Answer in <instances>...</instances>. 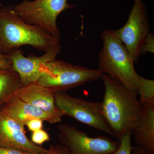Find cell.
I'll list each match as a JSON object with an SVG mask.
<instances>
[{
	"instance_id": "obj_9",
	"label": "cell",
	"mask_w": 154,
	"mask_h": 154,
	"mask_svg": "<svg viewBox=\"0 0 154 154\" xmlns=\"http://www.w3.org/2000/svg\"><path fill=\"white\" fill-rule=\"evenodd\" d=\"M61 48V45L59 43L51 47L41 56L30 54L26 57L19 48L12 50L5 55L12 69L19 75L23 86L37 82L41 75V66L55 59Z\"/></svg>"
},
{
	"instance_id": "obj_19",
	"label": "cell",
	"mask_w": 154,
	"mask_h": 154,
	"mask_svg": "<svg viewBox=\"0 0 154 154\" xmlns=\"http://www.w3.org/2000/svg\"><path fill=\"white\" fill-rule=\"evenodd\" d=\"M43 122V120L39 119H33L28 121L25 125L27 126L29 130L33 132L42 129Z\"/></svg>"
},
{
	"instance_id": "obj_12",
	"label": "cell",
	"mask_w": 154,
	"mask_h": 154,
	"mask_svg": "<svg viewBox=\"0 0 154 154\" xmlns=\"http://www.w3.org/2000/svg\"><path fill=\"white\" fill-rule=\"evenodd\" d=\"M0 109L6 115L24 126L33 119H39L50 124H55L61 121L59 119L15 96L0 107Z\"/></svg>"
},
{
	"instance_id": "obj_4",
	"label": "cell",
	"mask_w": 154,
	"mask_h": 154,
	"mask_svg": "<svg viewBox=\"0 0 154 154\" xmlns=\"http://www.w3.org/2000/svg\"><path fill=\"white\" fill-rule=\"evenodd\" d=\"M40 71L41 75L37 83L54 94L101 79L103 74L99 69L75 65L56 59L42 65Z\"/></svg>"
},
{
	"instance_id": "obj_22",
	"label": "cell",
	"mask_w": 154,
	"mask_h": 154,
	"mask_svg": "<svg viewBox=\"0 0 154 154\" xmlns=\"http://www.w3.org/2000/svg\"><path fill=\"white\" fill-rule=\"evenodd\" d=\"M0 154H25V152L15 149L0 147Z\"/></svg>"
},
{
	"instance_id": "obj_18",
	"label": "cell",
	"mask_w": 154,
	"mask_h": 154,
	"mask_svg": "<svg viewBox=\"0 0 154 154\" xmlns=\"http://www.w3.org/2000/svg\"><path fill=\"white\" fill-rule=\"evenodd\" d=\"M25 154H36L25 152ZM43 154H70V152L66 147L60 144L56 146H51L49 149H48V152Z\"/></svg>"
},
{
	"instance_id": "obj_7",
	"label": "cell",
	"mask_w": 154,
	"mask_h": 154,
	"mask_svg": "<svg viewBox=\"0 0 154 154\" xmlns=\"http://www.w3.org/2000/svg\"><path fill=\"white\" fill-rule=\"evenodd\" d=\"M57 128L59 141L70 154H113L119 146L118 141L102 136L91 137L67 123L58 125Z\"/></svg>"
},
{
	"instance_id": "obj_5",
	"label": "cell",
	"mask_w": 154,
	"mask_h": 154,
	"mask_svg": "<svg viewBox=\"0 0 154 154\" xmlns=\"http://www.w3.org/2000/svg\"><path fill=\"white\" fill-rule=\"evenodd\" d=\"M68 0H23L11 7V8L26 23L39 26L56 38L60 37L57 25L58 16L63 11L72 8Z\"/></svg>"
},
{
	"instance_id": "obj_25",
	"label": "cell",
	"mask_w": 154,
	"mask_h": 154,
	"mask_svg": "<svg viewBox=\"0 0 154 154\" xmlns=\"http://www.w3.org/2000/svg\"><path fill=\"white\" fill-rule=\"evenodd\" d=\"M137 1V0H134V1Z\"/></svg>"
},
{
	"instance_id": "obj_13",
	"label": "cell",
	"mask_w": 154,
	"mask_h": 154,
	"mask_svg": "<svg viewBox=\"0 0 154 154\" xmlns=\"http://www.w3.org/2000/svg\"><path fill=\"white\" fill-rule=\"evenodd\" d=\"M142 105V114L138 124L133 130L132 135L138 146L154 154V104Z\"/></svg>"
},
{
	"instance_id": "obj_16",
	"label": "cell",
	"mask_w": 154,
	"mask_h": 154,
	"mask_svg": "<svg viewBox=\"0 0 154 154\" xmlns=\"http://www.w3.org/2000/svg\"><path fill=\"white\" fill-rule=\"evenodd\" d=\"M132 131H130L121 138L119 141V145L118 149L113 154H131V137Z\"/></svg>"
},
{
	"instance_id": "obj_3",
	"label": "cell",
	"mask_w": 154,
	"mask_h": 154,
	"mask_svg": "<svg viewBox=\"0 0 154 154\" xmlns=\"http://www.w3.org/2000/svg\"><path fill=\"white\" fill-rule=\"evenodd\" d=\"M103 46L99 55V69L137 96L140 79L134 60L113 30L101 34Z\"/></svg>"
},
{
	"instance_id": "obj_10",
	"label": "cell",
	"mask_w": 154,
	"mask_h": 154,
	"mask_svg": "<svg viewBox=\"0 0 154 154\" xmlns=\"http://www.w3.org/2000/svg\"><path fill=\"white\" fill-rule=\"evenodd\" d=\"M0 147L24 152L43 154L48 149L36 145L28 139L25 126L3 113L0 109Z\"/></svg>"
},
{
	"instance_id": "obj_6",
	"label": "cell",
	"mask_w": 154,
	"mask_h": 154,
	"mask_svg": "<svg viewBox=\"0 0 154 154\" xmlns=\"http://www.w3.org/2000/svg\"><path fill=\"white\" fill-rule=\"evenodd\" d=\"M55 104L63 116H70L88 126L112 136L102 112L101 102H90L70 96L65 92L54 93Z\"/></svg>"
},
{
	"instance_id": "obj_1",
	"label": "cell",
	"mask_w": 154,
	"mask_h": 154,
	"mask_svg": "<svg viewBox=\"0 0 154 154\" xmlns=\"http://www.w3.org/2000/svg\"><path fill=\"white\" fill-rule=\"evenodd\" d=\"M101 79L105 88L101 102L102 114L112 136L119 141L138 124L142 114V105L136 95L108 75L103 74Z\"/></svg>"
},
{
	"instance_id": "obj_20",
	"label": "cell",
	"mask_w": 154,
	"mask_h": 154,
	"mask_svg": "<svg viewBox=\"0 0 154 154\" xmlns=\"http://www.w3.org/2000/svg\"><path fill=\"white\" fill-rule=\"evenodd\" d=\"M154 36L152 34H149L142 48V54L147 52L154 53Z\"/></svg>"
},
{
	"instance_id": "obj_11",
	"label": "cell",
	"mask_w": 154,
	"mask_h": 154,
	"mask_svg": "<svg viewBox=\"0 0 154 154\" xmlns=\"http://www.w3.org/2000/svg\"><path fill=\"white\" fill-rule=\"evenodd\" d=\"M14 96L60 120L63 116L56 107L54 93L37 82L22 86L16 91Z\"/></svg>"
},
{
	"instance_id": "obj_2",
	"label": "cell",
	"mask_w": 154,
	"mask_h": 154,
	"mask_svg": "<svg viewBox=\"0 0 154 154\" xmlns=\"http://www.w3.org/2000/svg\"><path fill=\"white\" fill-rule=\"evenodd\" d=\"M59 43L60 38L39 26L26 23L11 7L0 8V49L4 54L25 45L46 52Z\"/></svg>"
},
{
	"instance_id": "obj_24",
	"label": "cell",
	"mask_w": 154,
	"mask_h": 154,
	"mask_svg": "<svg viewBox=\"0 0 154 154\" xmlns=\"http://www.w3.org/2000/svg\"><path fill=\"white\" fill-rule=\"evenodd\" d=\"M2 7H3L2 5H1V3H0V8H2Z\"/></svg>"
},
{
	"instance_id": "obj_23",
	"label": "cell",
	"mask_w": 154,
	"mask_h": 154,
	"mask_svg": "<svg viewBox=\"0 0 154 154\" xmlns=\"http://www.w3.org/2000/svg\"><path fill=\"white\" fill-rule=\"evenodd\" d=\"M131 154H152L146 151L140 146H132Z\"/></svg>"
},
{
	"instance_id": "obj_8",
	"label": "cell",
	"mask_w": 154,
	"mask_h": 154,
	"mask_svg": "<svg viewBox=\"0 0 154 154\" xmlns=\"http://www.w3.org/2000/svg\"><path fill=\"white\" fill-rule=\"evenodd\" d=\"M114 32L124 45L134 62L142 55V48L149 34V24L145 6L141 0L134 1L128 20Z\"/></svg>"
},
{
	"instance_id": "obj_21",
	"label": "cell",
	"mask_w": 154,
	"mask_h": 154,
	"mask_svg": "<svg viewBox=\"0 0 154 154\" xmlns=\"http://www.w3.org/2000/svg\"><path fill=\"white\" fill-rule=\"evenodd\" d=\"M0 68L6 69H12L8 61L7 60L5 55L3 53L0 49Z\"/></svg>"
},
{
	"instance_id": "obj_15",
	"label": "cell",
	"mask_w": 154,
	"mask_h": 154,
	"mask_svg": "<svg viewBox=\"0 0 154 154\" xmlns=\"http://www.w3.org/2000/svg\"><path fill=\"white\" fill-rule=\"evenodd\" d=\"M137 94L140 96L141 105L145 103L154 104V81L140 77L138 85Z\"/></svg>"
},
{
	"instance_id": "obj_14",
	"label": "cell",
	"mask_w": 154,
	"mask_h": 154,
	"mask_svg": "<svg viewBox=\"0 0 154 154\" xmlns=\"http://www.w3.org/2000/svg\"><path fill=\"white\" fill-rule=\"evenodd\" d=\"M22 86L17 72L12 69L0 68V107L14 96L16 91Z\"/></svg>"
},
{
	"instance_id": "obj_17",
	"label": "cell",
	"mask_w": 154,
	"mask_h": 154,
	"mask_svg": "<svg viewBox=\"0 0 154 154\" xmlns=\"http://www.w3.org/2000/svg\"><path fill=\"white\" fill-rule=\"evenodd\" d=\"M49 140V134L44 130L41 129L32 132L31 141L36 145L41 146Z\"/></svg>"
}]
</instances>
